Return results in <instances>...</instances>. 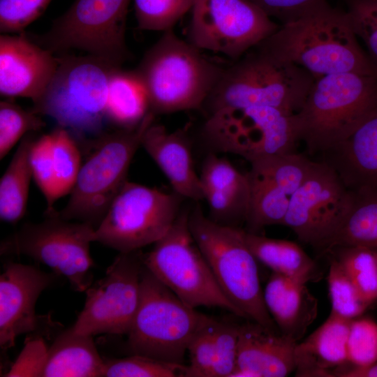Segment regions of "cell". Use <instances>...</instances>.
<instances>
[{"instance_id":"1","label":"cell","mask_w":377,"mask_h":377,"mask_svg":"<svg viewBox=\"0 0 377 377\" xmlns=\"http://www.w3.org/2000/svg\"><path fill=\"white\" fill-rule=\"evenodd\" d=\"M357 38L347 12L326 1L280 25L256 47L302 68L314 79L343 73L377 76V66Z\"/></svg>"},{"instance_id":"2","label":"cell","mask_w":377,"mask_h":377,"mask_svg":"<svg viewBox=\"0 0 377 377\" xmlns=\"http://www.w3.org/2000/svg\"><path fill=\"white\" fill-rule=\"evenodd\" d=\"M302 68L255 47L223 69L201 110L213 113L268 106L296 113L314 82Z\"/></svg>"},{"instance_id":"3","label":"cell","mask_w":377,"mask_h":377,"mask_svg":"<svg viewBox=\"0 0 377 377\" xmlns=\"http://www.w3.org/2000/svg\"><path fill=\"white\" fill-rule=\"evenodd\" d=\"M223 69L170 29L163 32L133 70L156 115L201 110Z\"/></svg>"},{"instance_id":"4","label":"cell","mask_w":377,"mask_h":377,"mask_svg":"<svg viewBox=\"0 0 377 377\" xmlns=\"http://www.w3.org/2000/svg\"><path fill=\"white\" fill-rule=\"evenodd\" d=\"M57 57V68L31 110L53 119L77 142L88 144L87 138L103 134L110 77L119 66L90 54Z\"/></svg>"},{"instance_id":"5","label":"cell","mask_w":377,"mask_h":377,"mask_svg":"<svg viewBox=\"0 0 377 377\" xmlns=\"http://www.w3.org/2000/svg\"><path fill=\"white\" fill-rule=\"evenodd\" d=\"M377 104V76L356 73L314 80L295 114L299 139L311 154H323L345 139Z\"/></svg>"},{"instance_id":"6","label":"cell","mask_w":377,"mask_h":377,"mask_svg":"<svg viewBox=\"0 0 377 377\" xmlns=\"http://www.w3.org/2000/svg\"><path fill=\"white\" fill-rule=\"evenodd\" d=\"M188 225L226 297L245 319L279 330L265 306L258 260L246 245L242 229L205 216L199 205L189 212Z\"/></svg>"},{"instance_id":"7","label":"cell","mask_w":377,"mask_h":377,"mask_svg":"<svg viewBox=\"0 0 377 377\" xmlns=\"http://www.w3.org/2000/svg\"><path fill=\"white\" fill-rule=\"evenodd\" d=\"M174 294L144 265L139 305L126 334L129 355L184 364L193 337L211 320Z\"/></svg>"},{"instance_id":"8","label":"cell","mask_w":377,"mask_h":377,"mask_svg":"<svg viewBox=\"0 0 377 377\" xmlns=\"http://www.w3.org/2000/svg\"><path fill=\"white\" fill-rule=\"evenodd\" d=\"M154 119L149 112L137 127L103 133L90 142L93 150L82 164L68 202L57 211L59 216L89 223L95 229L99 226L127 181L133 158Z\"/></svg>"},{"instance_id":"9","label":"cell","mask_w":377,"mask_h":377,"mask_svg":"<svg viewBox=\"0 0 377 377\" xmlns=\"http://www.w3.org/2000/svg\"><path fill=\"white\" fill-rule=\"evenodd\" d=\"M188 209H182L169 230L143 255L145 267L187 305L219 307L238 317L242 313L226 297L195 241Z\"/></svg>"},{"instance_id":"10","label":"cell","mask_w":377,"mask_h":377,"mask_svg":"<svg viewBox=\"0 0 377 377\" xmlns=\"http://www.w3.org/2000/svg\"><path fill=\"white\" fill-rule=\"evenodd\" d=\"M131 0H75L40 35L27 34L53 54L84 51L121 67L131 59L126 27Z\"/></svg>"},{"instance_id":"11","label":"cell","mask_w":377,"mask_h":377,"mask_svg":"<svg viewBox=\"0 0 377 377\" xmlns=\"http://www.w3.org/2000/svg\"><path fill=\"white\" fill-rule=\"evenodd\" d=\"M38 223H25L1 242V255L26 256L45 265L72 288L85 292L92 284L94 262L90 254L95 228L66 220L57 211Z\"/></svg>"},{"instance_id":"12","label":"cell","mask_w":377,"mask_h":377,"mask_svg":"<svg viewBox=\"0 0 377 377\" xmlns=\"http://www.w3.org/2000/svg\"><path fill=\"white\" fill-rule=\"evenodd\" d=\"M184 198L126 181L95 229L94 242L128 253L154 244L171 228Z\"/></svg>"},{"instance_id":"13","label":"cell","mask_w":377,"mask_h":377,"mask_svg":"<svg viewBox=\"0 0 377 377\" xmlns=\"http://www.w3.org/2000/svg\"><path fill=\"white\" fill-rule=\"evenodd\" d=\"M295 114L268 106L222 110L205 117L202 135L216 151L249 162L294 153L300 141Z\"/></svg>"},{"instance_id":"14","label":"cell","mask_w":377,"mask_h":377,"mask_svg":"<svg viewBox=\"0 0 377 377\" xmlns=\"http://www.w3.org/2000/svg\"><path fill=\"white\" fill-rule=\"evenodd\" d=\"M188 40L234 61L280 27L247 0H193Z\"/></svg>"},{"instance_id":"15","label":"cell","mask_w":377,"mask_h":377,"mask_svg":"<svg viewBox=\"0 0 377 377\" xmlns=\"http://www.w3.org/2000/svg\"><path fill=\"white\" fill-rule=\"evenodd\" d=\"M143 266L140 250L119 253L105 276L86 290L84 305L73 330L92 337L126 335L140 302Z\"/></svg>"},{"instance_id":"16","label":"cell","mask_w":377,"mask_h":377,"mask_svg":"<svg viewBox=\"0 0 377 377\" xmlns=\"http://www.w3.org/2000/svg\"><path fill=\"white\" fill-rule=\"evenodd\" d=\"M352 198L336 171L323 161L314 164L292 195L282 225L298 239L324 249L346 214Z\"/></svg>"},{"instance_id":"17","label":"cell","mask_w":377,"mask_h":377,"mask_svg":"<svg viewBox=\"0 0 377 377\" xmlns=\"http://www.w3.org/2000/svg\"><path fill=\"white\" fill-rule=\"evenodd\" d=\"M59 277L36 266L8 262L0 275V346L6 350L17 337L36 332L44 324L54 325L48 316H38L40 295Z\"/></svg>"},{"instance_id":"18","label":"cell","mask_w":377,"mask_h":377,"mask_svg":"<svg viewBox=\"0 0 377 377\" xmlns=\"http://www.w3.org/2000/svg\"><path fill=\"white\" fill-rule=\"evenodd\" d=\"M58 66L50 50L30 39L25 32L0 36V94L36 101Z\"/></svg>"},{"instance_id":"19","label":"cell","mask_w":377,"mask_h":377,"mask_svg":"<svg viewBox=\"0 0 377 377\" xmlns=\"http://www.w3.org/2000/svg\"><path fill=\"white\" fill-rule=\"evenodd\" d=\"M188 126L169 131L154 121L145 131L141 147L169 181L173 191L184 199L204 200L196 172Z\"/></svg>"},{"instance_id":"20","label":"cell","mask_w":377,"mask_h":377,"mask_svg":"<svg viewBox=\"0 0 377 377\" xmlns=\"http://www.w3.org/2000/svg\"><path fill=\"white\" fill-rule=\"evenodd\" d=\"M321 154L349 190L377 188V104L345 139Z\"/></svg>"},{"instance_id":"21","label":"cell","mask_w":377,"mask_h":377,"mask_svg":"<svg viewBox=\"0 0 377 377\" xmlns=\"http://www.w3.org/2000/svg\"><path fill=\"white\" fill-rule=\"evenodd\" d=\"M297 343L279 330L248 320L239 325L236 369L253 377L287 376L295 369Z\"/></svg>"},{"instance_id":"22","label":"cell","mask_w":377,"mask_h":377,"mask_svg":"<svg viewBox=\"0 0 377 377\" xmlns=\"http://www.w3.org/2000/svg\"><path fill=\"white\" fill-rule=\"evenodd\" d=\"M265 306L279 331L301 339L318 314V300L306 283L272 272L263 290Z\"/></svg>"},{"instance_id":"23","label":"cell","mask_w":377,"mask_h":377,"mask_svg":"<svg viewBox=\"0 0 377 377\" xmlns=\"http://www.w3.org/2000/svg\"><path fill=\"white\" fill-rule=\"evenodd\" d=\"M352 320L330 313L327 319L295 346L296 376H334L346 364L347 339Z\"/></svg>"},{"instance_id":"24","label":"cell","mask_w":377,"mask_h":377,"mask_svg":"<svg viewBox=\"0 0 377 377\" xmlns=\"http://www.w3.org/2000/svg\"><path fill=\"white\" fill-rule=\"evenodd\" d=\"M104 364L93 337L77 334L71 327L48 348L43 377H102Z\"/></svg>"},{"instance_id":"25","label":"cell","mask_w":377,"mask_h":377,"mask_svg":"<svg viewBox=\"0 0 377 377\" xmlns=\"http://www.w3.org/2000/svg\"><path fill=\"white\" fill-rule=\"evenodd\" d=\"M244 239L258 261L293 280L307 283L317 281L316 262L297 243L273 239L242 229Z\"/></svg>"},{"instance_id":"26","label":"cell","mask_w":377,"mask_h":377,"mask_svg":"<svg viewBox=\"0 0 377 377\" xmlns=\"http://www.w3.org/2000/svg\"><path fill=\"white\" fill-rule=\"evenodd\" d=\"M148 98L134 70L117 68L112 73L106 119L119 129L137 127L149 112Z\"/></svg>"},{"instance_id":"27","label":"cell","mask_w":377,"mask_h":377,"mask_svg":"<svg viewBox=\"0 0 377 377\" xmlns=\"http://www.w3.org/2000/svg\"><path fill=\"white\" fill-rule=\"evenodd\" d=\"M349 209L329 240L325 251L336 246L377 249V188L351 191Z\"/></svg>"},{"instance_id":"28","label":"cell","mask_w":377,"mask_h":377,"mask_svg":"<svg viewBox=\"0 0 377 377\" xmlns=\"http://www.w3.org/2000/svg\"><path fill=\"white\" fill-rule=\"evenodd\" d=\"M35 140L33 133L27 134L20 141L0 181V218L15 224L27 210L31 170L29 153Z\"/></svg>"},{"instance_id":"29","label":"cell","mask_w":377,"mask_h":377,"mask_svg":"<svg viewBox=\"0 0 377 377\" xmlns=\"http://www.w3.org/2000/svg\"><path fill=\"white\" fill-rule=\"evenodd\" d=\"M250 198L246 222L249 232L265 226L282 225L294 193L271 177L251 169L247 173Z\"/></svg>"},{"instance_id":"30","label":"cell","mask_w":377,"mask_h":377,"mask_svg":"<svg viewBox=\"0 0 377 377\" xmlns=\"http://www.w3.org/2000/svg\"><path fill=\"white\" fill-rule=\"evenodd\" d=\"M333 251L362 299L369 305L377 300V253L363 246H336Z\"/></svg>"},{"instance_id":"31","label":"cell","mask_w":377,"mask_h":377,"mask_svg":"<svg viewBox=\"0 0 377 377\" xmlns=\"http://www.w3.org/2000/svg\"><path fill=\"white\" fill-rule=\"evenodd\" d=\"M200 178L202 191L212 189L249 205L250 184L247 173L240 172L228 159L214 153L209 154L204 160Z\"/></svg>"},{"instance_id":"32","label":"cell","mask_w":377,"mask_h":377,"mask_svg":"<svg viewBox=\"0 0 377 377\" xmlns=\"http://www.w3.org/2000/svg\"><path fill=\"white\" fill-rule=\"evenodd\" d=\"M58 198L70 193L82 166L78 142L66 129L57 126L50 133Z\"/></svg>"},{"instance_id":"33","label":"cell","mask_w":377,"mask_h":377,"mask_svg":"<svg viewBox=\"0 0 377 377\" xmlns=\"http://www.w3.org/2000/svg\"><path fill=\"white\" fill-rule=\"evenodd\" d=\"M138 28L142 30L166 31L188 11L193 0H133Z\"/></svg>"},{"instance_id":"34","label":"cell","mask_w":377,"mask_h":377,"mask_svg":"<svg viewBox=\"0 0 377 377\" xmlns=\"http://www.w3.org/2000/svg\"><path fill=\"white\" fill-rule=\"evenodd\" d=\"M45 123L39 114L25 110L14 102H0V159L27 134L44 128Z\"/></svg>"},{"instance_id":"35","label":"cell","mask_w":377,"mask_h":377,"mask_svg":"<svg viewBox=\"0 0 377 377\" xmlns=\"http://www.w3.org/2000/svg\"><path fill=\"white\" fill-rule=\"evenodd\" d=\"M185 364L131 354L123 358L105 360L102 377H179Z\"/></svg>"},{"instance_id":"36","label":"cell","mask_w":377,"mask_h":377,"mask_svg":"<svg viewBox=\"0 0 377 377\" xmlns=\"http://www.w3.org/2000/svg\"><path fill=\"white\" fill-rule=\"evenodd\" d=\"M327 284L332 304L330 313L353 320L360 317L369 306L334 257L330 261Z\"/></svg>"},{"instance_id":"37","label":"cell","mask_w":377,"mask_h":377,"mask_svg":"<svg viewBox=\"0 0 377 377\" xmlns=\"http://www.w3.org/2000/svg\"><path fill=\"white\" fill-rule=\"evenodd\" d=\"M29 163L32 177L46 200L45 214H50L56 210L54 205L59 198L50 133L34 140L30 149Z\"/></svg>"},{"instance_id":"38","label":"cell","mask_w":377,"mask_h":377,"mask_svg":"<svg viewBox=\"0 0 377 377\" xmlns=\"http://www.w3.org/2000/svg\"><path fill=\"white\" fill-rule=\"evenodd\" d=\"M348 364L368 367L377 362V323L368 318H356L350 323L346 345Z\"/></svg>"},{"instance_id":"39","label":"cell","mask_w":377,"mask_h":377,"mask_svg":"<svg viewBox=\"0 0 377 377\" xmlns=\"http://www.w3.org/2000/svg\"><path fill=\"white\" fill-rule=\"evenodd\" d=\"M211 320L193 337L188 348L189 363L181 374L183 377H212L214 362V330Z\"/></svg>"},{"instance_id":"40","label":"cell","mask_w":377,"mask_h":377,"mask_svg":"<svg viewBox=\"0 0 377 377\" xmlns=\"http://www.w3.org/2000/svg\"><path fill=\"white\" fill-rule=\"evenodd\" d=\"M346 12L357 38L377 66V0H344Z\"/></svg>"},{"instance_id":"41","label":"cell","mask_w":377,"mask_h":377,"mask_svg":"<svg viewBox=\"0 0 377 377\" xmlns=\"http://www.w3.org/2000/svg\"><path fill=\"white\" fill-rule=\"evenodd\" d=\"M52 0H0V31L20 34L47 9Z\"/></svg>"},{"instance_id":"42","label":"cell","mask_w":377,"mask_h":377,"mask_svg":"<svg viewBox=\"0 0 377 377\" xmlns=\"http://www.w3.org/2000/svg\"><path fill=\"white\" fill-rule=\"evenodd\" d=\"M239 325L216 320L212 377H230L237 367Z\"/></svg>"},{"instance_id":"43","label":"cell","mask_w":377,"mask_h":377,"mask_svg":"<svg viewBox=\"0 0 377 377\" xmlns=\"http://www.w3.org/2000/svg\"><path fill=\"white\" fill-rule=\"evenodd\" d=\"M48 348L39 335L27 338L20 355L3 376L43 377Z\"/></svg>"},{"instance_id":"44","label":"cell","mask_w":377,"mask_h":377,"mask_svg":"<svg viewBox=\"0 0 377 377\" xmlns=\"http://www.w3.org/2000/svg\"><path fill=\"white\" fill-rule=\"evenodd\" d=\"M281 24L300 17L328 0H247Z\"/></svg>"},{"instance_id":"45","label":"cell","mask_w":377,"mask_h":377,"mask_svg":"<svg viewBox=\"0 0 377 377\" xmlns=\"http://www.w3.org/2000/svg\"><path fill=\"white\" fill-rule=\"evenodd\" d=\"M333 374L339 377H377V362L365 367H355L347 363L336 369Z\"/></svg>"},{"instance_id":"46","label":"cell","mask_w":377,"mask_h":377,"mask_svg":"<svg viewBox=\"0 0 377 377\" xmlns=\"http://www.w3.org/2000/svg\"><path fill=\"white\" fill-rule=\"evenodd\" d=\"M376 253H377V249H376Z\"/></svg>"}]
</instances>
